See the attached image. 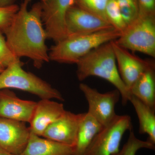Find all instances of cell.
<instances>
[{
	"mask_svg": "<svg viewBox=\"0 0 155 155\" xmlns=\"http://www.w3.org/2000/svg\"><path fill=\"white\" fill-rule=\"evenodd\" d=\"M31 0H24L11 24L3 31L9 48L17 58L26 57L40 69L49 62L48 50L46 44V32L41 19L40 2L28 6Z\"/></svg>",
	"mask_w": 155,
	"mask_h": 155,
	"instance_id": "cell-1",
	"label": "cell"
},
{
	"mask_svg": "<svg viewBox=\"0 0 155 155\" xmlns=\"http://www.w3.org/2000/svg\"><path fill=\"white\" fill-rule=\"evenodd\" d=\"M76 64L78 80L82 81L90 76L102 78L119 91L123 104L129 101L131 95L119 74L111 41L92 50Z\"/></svg>",
	"mask_w": 155,
	"mask_h": 155,
	"instance_id": "cell-2",
	"label": "cell"
},
{
	"mask_svg": "<svg viewBox=\"0 0 155 155\" xmlns=\"http://www.w3.org/2000/svg\"><path fill=\"white\" fill-rule=\"evenodd\" d=\"M121 32L115 28L83 35L67 37L56 43L48 53L50 61L62 64H76L92 50L115 40Z\"/></svg>",
	"mask_w": 155,
	"mask_h": 155,
	"instance_id": "cell-3",
	"label": "cell"
},
{
	"mask_svg": "<svg viewBox=\"0 0 155 155\" xmlns=\"http://www.w3.org/2000/svg\"><path fill=\"white\" fill-rule=\"evenodd\" d=\"M20 61L13 63L0 73V90L14 88L28 92L41 99L64 101L61 93L38 76L22 68Z\"/></svg>",
	"mask_w": 155,
	"mask_h": 155,
	"instance_id": "cell-4",
	"label": "cell"
},
{
	"mask_svg": "<svg viewBox=\"0 0 155 155\" xmlns=\"http://www.w3.org/2000/svg\"><path fill=\"white\" fill-rule=\"evenodd\" d=\"M119 45L127 50L155 58V16L138 15L127 25L115 40Z\"/></svg>",
	"mask_w": 155,
	"mask_h": 155,
	"instance_id": "cell-5",
	"label": "cell"
},
{
	"mask_svg": "<svg viewBox=\"0 0 155 155\" xmlns=\"http://www.w3.org/2000/svg\"><path fill=\"white\" fill-rule=\"evenodd\" d=\"M132 129L130 116L116 115L95 137L84 155H113L118 153L124 134Z\"/></svg>",
	"mask_w": 155,
	"mask_h": 155,
	"instance_id": "cell-6",
	"label": "cell"
},
{
	"mask_svg": "<svg viewBox=\"0 0 155 155\" xmlns=\"http://www.w3.org/2000/svg\"><path fill=\"white\" fill-rule=\"evenodd\" d=\"M41 19L47 38L55 43L67 36L66 17L75 0H40Z\"/></svg>",
	"mask_w": 155,
	"mask_h": 155,
	"instance_id": "cell-7",
	"label": "cell"
},
{
	"mask_svg": "<svg viewBox=\"0 0 155 155\" xmlns=\"http://www.w3.org/2000/svg\"><path fill=\"white\" fill-rule=\"evenodd\" d=\"M79 88L83 93L88 104L87 113L93 116L104 127L110 123L116 117L115 107L120 97L117 89L105 93L98 91L87 84L81 83Z\"/></svg>",
	"mask_w": 155,
	"mask_h": 155,
	"instance_id": "cell-8",
	"label": "cell"
},
{
	"mask_svg": "<svg viewBox=\"0 0 155 155\" xmlns=\"http://www.w3.org/2000/svg\"><path fill=\"white\" fill-rule=\"evenodd\" d=\"M67 36L96 33L114 28L107 21L74 5L66 17Z\"/></svg>",
	"mask_w": 155,
	"mask_h": 155,
	"instance_id": "cell-9",
	"label": "cell"
},
{
	"mask_svg": "<svg viewBox=\"0 0 155 155\" xmlns=\"http://www.w3.org/2000/svg\"><path fill=\"white\" fill-rule=\"evenodd\" d=\"M31 133L25 122L0 117V147L11 155L25 150Z\"/></svg>",
	"mask_w": 155,
	"mask_h": 155,
	"instance_id": "cell-10",
	"label": "cell"
},
{
	"mask_svg": "<svg viewBox=\"0 0 155 155\" xmlns=\"http://www.w3.org/2000/svg\"><path fill=\"white\" fill-rule=\"evenodd\" d=\"M111 44L119 74L129 90L140 76L154 63L134 55L127 49L119 45L115 40L111 41Z\"/></svg>",
	"mask_w": 155,
	"mask_h": 155,
	"instance_id": "cell-11",
	"label": "cell"
},
{
	"mask_svg": "<svg viewBox=\"0 0 155 155\" xmlns=\"http://www.w3.org/2000/svg\"><path fill=\"white\" fill-rule=\"evenodd\" d=\"M84 114L65 111L47 128L41 137L75 148L78 128Z\"/></svg>",
	"mask_w": 155,
	"mask_h": 155,
	"instance_id": "cell-12",
	"label": "cell"
},
{
	"mask_svg": "<svg viewBox=\"0 0 155 155\" xmlns=\"http://www.w3.org/2000/svg\"><path fill=\"white\" fill-rule=\"evenodd\" d=\"M36 105L19 98L8 89L0 90V117L30 123Z\"/></svg>",
	"mask_w": 155,
	"mask_h": 155,
	"instance_id": "cell-13",
	"label": "cell"
},
{
	"mask_svg": "<svg viewBox=\"0 0 155 155\" xmlns=\"http://www.w3.org/2000/svg\"><path fill=\"white\" fill-rule=\"evenodd\" d=\"M66 110L64 104L51 99H44L37 102L30 122L31 132L41 137L51 124L60 118Z\"/></svg>",
	"mask_w": 155,
	"mask_h": 155,
	"instance_id": "cell-14",
	"label": "cell"
},
{
	"mask_svg": "<svg viewBox=\"0 0 155 155\" xmlns=\"http://www.w3.org/2000/svg\"><path fill=\"white\" fill-rule=\"evenodd\" d=\"M74 147L42 138L31 132L28 143L19 155H74Z\"/></svg>",
	"mask_w": 155,
	"mask_h": 155,
	"instance_id": "cell-15",
	"label": "cell"
},
{
	"mask_svg": "<svg viewBox=\"0 0 155 155\" xmlns=\"http://www.w3.org/2000/svg\"><path fill=\"white\" fill-rule=\"evenodd\" d=\"M129 91L131 95L155 110V64L140 76Z\"/></svg>",
	"mask_w": 155,
	"mask_h": 155,
	"instance_id": "cell-16",
	"label": "cell"
},
{
	"mask_svg": "<svg viewBox=\"0 0 155 155\" xmlns=\"http://www.w3.org/2000/svg\"><path fill=\"white\" fill-rule=\"evenodd\" d=\"M104 126L89 113H85L78 131L74 155H84L93 140Z\"/></svg>",
	"mask_w": 155,
	"mask_h": 155,
	"instance_id": "cell-17",
	"label": "cell"
},
{
	"mask_svg": "<svg viewBox=\"0 0 155 155\" xmlns=\"http://www.w3.org/2000/svg\"><path fill=\"white\" fill-rule=\"evenodd\" d=\"M129 101L133 105L138 117L139 133L148 134V141L155 145V110L133 95L130 96Z\"/></svg>",
	"mask_w": 155,
	"mask_h": 155,
	"instance_id": "cell-18",
	"label": "cell"
},
{
	"mask_svg": "<svg viewBox=\"0 0 155 155\" xmlns=\"http://www.w3.org/2000/svg\"><path fill=\"white\" fill-rule=\"evenodd\" d=\"M155 145L148 141H143L136 137L132 129L130 130V134L126 143L121 150L113 155H136L139 150L141 149H155Z\"/></svg>",
	"mask_w": 155,
	"mask_h": 155,
	"instance_id": "cell-19",
	"label": "cell"
},
{
	"mask_svg": "<svg viewBox=\"0 0 155 155\" xmlns=\"http://www.w3.org/2000/svg\"><path fill=\"white\" fill-rule=\"evenodd\" d=\"M105 15L107 21L115 29L121 33L124 31L127 25L122 18L116 0H109L106 8Z\"/></svg>",
	"mask_w": 155,
	"mask_h": 155,
	"instance_id": "cell-20",
	"label": "cell"
},
{
	"mask_svg": "<svg viewBox=\"0 0 155 155\" xmlns=\"http://www.w3.org/2000/svg\"><path fill=\"white\" fill-rule=\"evenodd\" d=\"M109 1V0H75V5L107 21L105 15V10Z\"/></svg>",
	"mask_w": 155,
	"mask_h": 155,
	"instance_id": "cell-21",
	"label": "cell"
},
{
	"mask_svg": "<svg viewBox=\"0 0 155 155\" xmlns=\"http://www.w3.org/2000/svg\"><path fill=\"white\" fill-rule=\"evenodd\" d=\"M121 15L126 25L137 19L139 11L137 0H116Z\"/></svg>",
	"mask_w": 155,
	"mask_h": 155,
	"instance_id": "cell-22",
	"label": "cell"
},
{
	"mask_svg": "<svg viewBox=\"0 0 155 155\" xmlns=\"http://www.w3.org/2000/svg\"><path fill=\"white\" fill-rule=\"evenodd\" d=\"M20 61L9 48L2 31L0 29V68L5 69L13 63Z\"/></svg>",
	"mask_w": 155,
	"mask_h": 155,
	"instance_id": "cell-23",
	"label": "cell"
},
{
	"mask_svg": "<svg viewBox=\"0 0 155 155\" xmlns=\"http://www.w3.org/2000/svg\"><path fill=\"white\" fill-rule=\"evenodd\" d=\"M19 7L16 4L0 7V29L2 31L11 24Z\"/></svg>",
	"mask_w": 155,
	"mask_h": 155,
	"instance_id": "cell-24",
	"label": "cell"
},
{
	"mask_svg": "<svg viewBox=\"0 0 155 155\" xmlns=\"http://www.w3.org/2000/svg\"><path fill=\"white\" fill-rule=\"evenodd\" d=\"M138 15L155 16V0H137Z\"/></svg>",
	"mask_w": 155,
	"mask_h": 155,
	"instance_id": "cell-25",
	"label": "cell"
},
{
	"mask_svg": "<svg viewBox=\"0 0 155 155\" xmlns=\"http://www.w3.org/2000/svg\"><path fill=\"white\" fill-rule=\"evenodd\" d=\"M16 0H0V7H6L14 5Z\"/></svg>",
	"mask_w": 155,
	"mask_h": 155,
	"instance_id": "cell-26",
	"label": "cell"
},
{
	"mask_svg": "<svg viewBox=\"0 0 155 155\" xmlns=\"http://www.w3.org/2000/svg\"><path fill=\"white\" fill-rule=\"evenodd\" d=\"M0 155H11L0 147Z\"/></svg>",
	"mask_w": 155,
	"mask_h": 155,
	"instance_id": "cell-27",
	"label": "cell"
},
{
	"mask_svg": "<svg viewBox=\"0 0 155 155\" xmlns=\"http://www.w3.org/2000/svg\"><path fill=\"white\" fill-rule=\"evenodd\" d=\"M4 69H3V68H0V73H1V72H2V71H3V70H4Z\"/></svg>",
	"mask_w": 155,
	"mask_h": 155,
	"instance_id": "cell-28",
	"label": "cell"
}]
</instances>
